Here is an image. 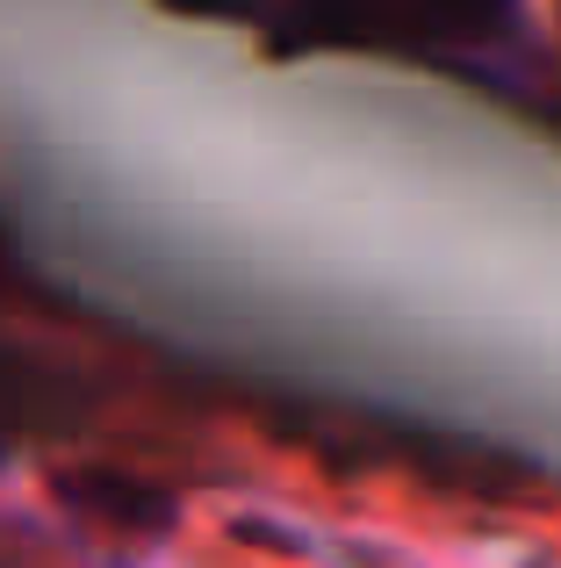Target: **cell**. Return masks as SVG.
Wrapping results in <instances>:
<instances>
[{
  "instance_id": "obj_3",
  "label": "cell",
  "mask_w": 561,
  "mask_h": 568,
  "mask_svg": "<svg viewBox=\"0 0 561 568\" xmlns=\"http://www.w3.org/2000/svg\"><path fill=\"white\" fill-rule=\"evenodd\" d=\"M173 14H195V22H245L259 0H166Z\"/></svg>"
},
{
  "instance_id": "obj_1",
  "label": "cell",
  "mask_w": 561,
  "mask_h": 568,
  "mask_svg": "<svg viewBox=\"0 0 561 568\" xmlns=\"http://www.w3.org/2000/svg\"><path fill=\"white\" fill-rule=\"evenodd\" d=\"M280 43L309 51H404L476 65L519 29V0H274Z\"/></svg>"
},
{
  "instance_id": "obj_2",
  "label": "cell",
  "mask_w": 561,
  "mask_h": 568,
  "mask_svg": "<svg viewBox=\"0 0 561 568\" xmlns=\"http://www.w3.org/2000/svg\"><path fill=\"white\" fill-rule=\"evenodd\" d=\"M58 489H65L86 518H101V526H115V532H159L173 518L166 489L137 483V475H101V468H86V475H65Z\"/></svg>"
}]
</instances>
